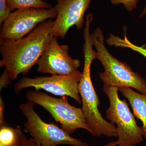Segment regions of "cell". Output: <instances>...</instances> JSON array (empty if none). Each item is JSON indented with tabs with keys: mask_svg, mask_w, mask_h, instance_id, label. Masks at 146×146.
Returning a JSON list of instances; mask_svg holds the SVG:
<instances>
[{
	"mask_svg": "<svg viewBox=\"0 0 146 146\" xmlns=\"http://www.w3.org/2000/svg\"><path fill=\"white\" fill-rule=\"evenodd\" d=\"M54 7L50 9L29 8L11 12L2 25L0 39L18 40L33 30L38 24L56 18Z\"/></svg>",
	"mask_w": 146,
	"mask_h": 146,
	"instance_id": "7",
	"label": "cell"
},
{
	"mask_svg": "<svg viewBox=\"0 0 146 146\" xmlns=\"http://www.w3.org/2000/svg\"><path fill=\"white\" fill-rule=\"evenodd\" d=\"M38 143V144H39V146H41V145H40V144H39V143Z\"/></svg>",
	"mask_w": 146,
	"mask_h": 146,
	"instance_id": "22",
	"label": "cell"
},
{
	"mask_svg": "<svg viewBox=\"0 0 146 146\" xmlns=\"http://www.w3.org/2000/svg\"><path fill=\"white\" fill-rule=\"evenodd\" d=\"M6 3L11 11L29 8L50 9L51 5L43 0H5Z\"/></svg>",
	"mask_w": 146,
	"mask_h": 146,
	"instance_id": "14",
	"label": "cell"
},
{
	"mask_svg": "<svg viewBox=\"0 0 146 146\" xmlns=\"http://www.w3.org/2000/svg\"><path fill=\"white\" fill-rule=\"evenodd\" d=\"M118 91L127 99L133 115L142 122L143 136L146 141V95L135 92L129 87H120Z\"/></svg>",
	"mask_w": 146,
	"mask_h": 146,
	"instance_id": "11",
	"label": "cell"
},
{
	"mask_svg": "<svg viewBox=\"0 0 146 146\" xmlns=\"http://www.w3.org/2000/svg\"><path fill=\"white\" fill-rule=\"evenodd\" d=\"M11 13V11L7 6L5 0H0V25H3Z\"/></svg>",
	"mask_w": 146,
	"mask_h": 146,
	"instance_id": "16",
	"label": "cell"
},
{
	"mask_svg": "<svg viewBox=\"0 0 146 146\" xmlns=\"http://www.w3.org/2000/svg\"><path fill=\"white\" fill-rule=\"evenodd\" d=\"M34 104L28 102L21 104L19 108L27 119L24 129L41 146H57L69 145L88 146L89 144L73 138L71 135L53 123L45 122L35 111Z\"/></svg>",
	"mask_w": 146,
	"mask_h": 146,
	"instance_id": "6",
	"label": "cell"
},
{
	"mask_svg": "<svg viewBox=\"0 0 146 146\" xmlns=\"http://www.w3.org/2000/svg\"><path fill=\"white\" fill-rule=\"evenodd\" d=\"M146 14V5L145 7V8L142 11V13L140 14V16H139V18H142L143 16H145Z\"/></svg>",
	"mask_w": 146,
	"mask_h": 146,
	"instance_id": "21",
	"label": "cell"
},
{
	"mask_svg": "<svg viewBox=\"0 0 146 146\" xmlns=\"http://www.w3.org/2000/svg\"><path fill=\"white\" fill-rule=\"evenodd\" d=\"M26 96L28 101L41 106L49 112L56 121L60 123L61 128L70 135L80 128L91 133L82 110L70 104L67 96L57 98L35 90L28 91Z\"/></svg>",
	"mask_w": 146,
	"mask_h": 146,
	"instance_id": "5",
	"label": "cell"
},
{
	"mask_svg": "<svg viewBox=\"0 0 146 146\" xmlns=\"http://www.w3.org/2000/svg\"><path fill=\"white\" fill-rule=\"evenodd\" d=\"M92 0H57L54 7L57 12L53 29V36L65 38L69 30L76 26L78 29L83 27L84 16Z\"/></svg>",
	"mask_w": 146,
	"mask_h": 146,
	"instance_id": "10",
	"label": "cell"
},
{
	"mask_svg": "<svg viewBox=\"0 0 146 146\" xmlns=\"http://www.w3.org/2000/svg\"><path fill=\"white\" fill-rule=\"evenodd\" d=\"M23 146H39V144L34 138H31L27 139L26 137Z\"/></svg>",
	"mask_w": 146,
	"mask_h": 146,
	"instance_id": "19",
	"label": "cell"
},
{
	"mask_svg": "<svg viewBox=\"0 0 146 146\" xmlns=\"http://www.w3.org/2000/svg\"><path fill=\"white\" fill-rule=\"evenodd\" d=\"M83 46L84 66L82 75L78 83L79 93L82 103V110L87 125L93 136L108 138L117 137V127L112 123L104 119L99 110L100 104L94 89L91 76V64L96 58V51L93 49L91 33L89 29L84 30Z\"/></svg>",
	"mask_w": 146,
	"mask_h": 146,
	"instance_id": "2",
	"label": "cell"
},
{
	"mask_svg": "<svg viewBox=\"0 0 146 146\" xmlns=\"http://www.w3.org/2000/svg\"><path fill=\"white\" fill-rule=\"evenodd\" d=\"M103 91L109 99V107L106 110V117L117 125L119 146H135L144 140L143 129L139 127L125 100L120 99L118 88L104 84Z\"/></svg>",
	"mask_w": 146,
	"mask_h": 146,
	"instance_id": "4",
	"label": "cell"
},
{
	"mask_svg": "<svg viewBox=\"0 0 146 146\" xmlns=\"http://www.w3.org/2000/svg\"><path fill=\"white\" fill-rule=\"evenodd\" d=\"M69 49L68 45L59 44L57 37L53 36L37 61V72L62 76L81 74L78 70L80 61L69 55Z\"/></svg>",
	"mask_w": 146,
	"mask_h": 146,
	"instance_id": "8",
	"label": "cell"
},
{
	"mask_svg": "<svg viewBox=\"0 0 146 146\" xmlns=\"http://www.w3.org/2000/svg\"><path fill=\"white\" fill-rule=\"evenodd\" d=\"M110 2L112 5H115L121 4L127 11L131 12L137 7L138 0H111Z\"/></svg>",
	"mask_w": 146,
	"mask_h": 146,
	"instance_id": "15",
	"label": "cell"
},
{
	"mask_svg": "<svg viewBox=\"0 0 146 146\" xmlns=\"http://www.w3.org/2000/svg\"><path fill=\"white\" fill-rule=\"evenodd\" d=\"M8 72L5 70L0 78V89L6 87L12 82Z\"/></svg>",
	"mask_w": 146,
	"mask_h": 146,
	"instance_id": "17",
	"label": "cell"
},
{
	"mask_svg": "<svg viewBox=\"0 0 146 146\" xmlns=\"http://www.w3.org/2000/svg\"><path fill=\"white\" fill-rule=\"evenodd\" d=\"M25 137L19 126L0 127V146H23Z\"/></svg>",
	"mask_w": 146,
	"mask_h": 146,
	"instance_id": "12",
	"label": "cell"
},
{
	"mask_svg": "<svg viewBox=\"0 0 146 146\" xmlns=\"http://www.w3.org/2000/svg\"><path fill=\"white\" fill-rule=\"evenodd\" d=\"M82 75V73L72 76L53 75L34 78L23 77L14 84V89L18 93L25 88L33 87L35 90L42 89L55 96L70 97L81 104L78 86Z\"/></svg>",
	"mask_w": 146,
	"mask_h": 146,
	"instance_id": "9",
	"label": "cell"
},
{
	"mask_svg": "<svg viewBox=\"0 0 146 146\" xmlns=\"http://www.w3.org/2000/svg\"><path fill=\"white\" fill-rule=\"evenodd\" d=\"M54 25V21L49 19L21 39H0V67L5 68L12 81L20 74L28 73L36 65L53 36Z\"/></svg>",
	"mask_w": 146,
	"mask_h": 146,
	"instance_id": "1",
	"label": "cell"
},
{
	"mask_svg": "<svg viewBox=\"0 0 146 146\" xmlns=\"http://www.w3.org/2000/svg\"><path fill=\"white\" fill-rule=\"evenodd\" d=\"M92 44L96 49V58L104 68L100 73L104 84L118 87L133 88L140 94L146 95V79L132 70L129 65L121 62L108 50L104 44L103 32L100 28L91 33Z\"/></svg>",
	"mask_w": 146,
	"mask_h": 146,
	"instance_id": "3",
	"label": "cell"
},
{
	"mask_svg": "<svg viewBox=\"0 0 146 146\" xmlns=\"http://www.w3.org/2000/svg\"><path fill=\"white\" fill-rule=\"evenodd\" d=\"M5 104L1 97L0 98V127L7 125L4 119V111Z\"/></svg>",
	"mask_w": 146,
	"mask_h": 146,
	"instance_id": "18",
	"label": "cell"
},
{
	"mask_svg": "<svg viewBox=\"0 0 146 146\" xmlns=\"http://www.w3.org/2000/svg\"><path fill=\"white\" fill-rule=\"evenodd\" d=\"M104 146H117V145L116 141H112Z\"/></svg>",
	"mask_w": 146,
	"mask_h": 146,
	"instance_id": "20",
	"label": "cell"
},
{
	"mask_svg": "<svg viewBox=\"0 0 146 146\" xmlns=\"http://www.w3.org/2000/svg\"><path fill=\"white\" fill-rule=\"evenodd\" d=\"M106 42L110 46L130 49L139 53L146 59V44L141 46L134 44L128 39L126 33L124 35L123 38H121L114 35L110 34L109 36L106 39Z\"/></svg>",
	"mask_w": 146,
	"mask_h": 146,
	"instance_id": "13",
	"label": "cell"
}]
</instances>
